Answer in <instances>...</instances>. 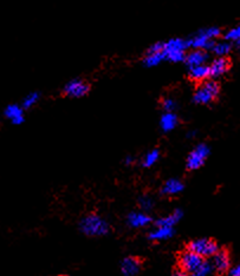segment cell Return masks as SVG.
I'll return each instance as SVG.
<instances>
[{"instance_id": "obj_1", "label": "cell", "mask_w": 240, "mask_h": 276, "mask_svg": "<svg viewBox=\"0 0 240 276\" xmlns=\"http://www.w3.org/2000/svg\"><path fill=\"white\" fill-rule=\"evenodd\" d=\"M79 228H81L83 234L93 237L104 236L110 230L108 222L96 214H90V215L83 217L81 223H79Z\"/></svg>"}, {"instance_id": "obj_2", "label": "cell", "mask_w": 240, "mask_h": 276, "mask_svg": "<svg viewBox=\"0 0 240 276\" xmlns=\"http://www.w3.org/2000/svg\"><path fill=\"white\" fill-rule=\"evenodd\" d=\"M220 92V85L214 79H207V81L201 83L200 87H198L194 92L193 100L194 103L200 104V105H207L214 102L219 96Z\"/></svg>"}, {"instance_id": "obj_3", "label": "cell", "mask_w": 240, "mask_h": 276, "mask_svg": "<svg viewBox=\"0 0 240 276\" xmlns=\"http://www.w3.org/2000/svg\"><path fill=\"white\" fill-rule=\"evenodd\" d=\"M221 31L218 28L204 29L198 32L193 38L187 40L188 47L193 50H211L214 45L215 38L220 37Z\"/></svg>"}, {"instance_id": "obj_4", "label": "cell", "mask_w": 240, "mask_h": 276, "mask_svg": "<svg viewBox=\"0 0 240 276\" xmlns=\"http://www.w3.org/2000/svg\"><path fill=\"white\" fill-rule=\"evenodd\" d=\"M189 49L187 40L173 38L164 43V57L165 61H170L171 63H180L185 61L186 50Z\"/></svg>"}, {"instance_id": "obj_5", "label": "cell", "mask_w": 240, "mask_h": 276, "mask_svg": "<svg viewBox=\"0 0 240 276\" xmlns=\"http://www.w3.org/2000/svg\"><path fill=\"white\" fill-rule=\"evenodd\" d=\"M187 249L203 257H211L219 250V247L211 239H198L189 242Z\"/></svg>"}, {"instance_id": "obj_6", "label": "cell", "mask_w": 240, "mask_h": 276, "mask_svg": "<svg viewBox=\"0 0 240 276\" xmlns=\"http://www.w3.org/2000/svg\"><path fill=\"white\" fill-rule=\"evenodd\" d=\"M204 262H205V260H204L203 256L188 250V249H186L185 251H182V253L179 255L180 269L188 273V274H192V273H194L197 269H199V267L203 265Z\"/></svg>"}, {"instance_id": "obj_7", "label": "cell", "mask_w": 240, "mask_h": 276, "mask_svg": "<svg viewBox=\"0 0 240 276\" xmlns=\"http://www.w3.org/2000/svg\"><path fill=\"white\" fill-rule=\"evenodd\" d=\"M209 155V148L206 144H199L191 151L186 161V167L188 170H197L201 168Z\"/></svg>"}, {"instance_id": "obj_8", "label": "cell", "mask_w": 240, "mask_h": 276, "mask_svg": "<svg viewBox=\"0 0 240 276\" xmlns=\"http://www.w3.org/2000/svg\"><path fill=\"white\" fill-rule=\"evenodd\" d=\"M89 90H90V87H89L87 82H84L83 79L76 78V79H72V81L68 82L67 84L64 85L63 92L65 96L68 97L81 98V97H84L85 94H88Z\"/></svg>"}, {"instance_id": "obj_9", "label": "cell", "mask_w": 240, "mask_h": 276, "mask_svg": "<svg viewBox=\"0 0 240 276\" xmlns=\"http://www.w3.org/2000/svg\"><path fill=\"white\" fill-rule=\"evenodd\" d=\"M230 266H231V260H230L229 251L225 250V249H219L217 253L213 255V260H212L213 269H215L218 273L223 274V273H226L229 271Z\"/></svg>"}, {"instance_id": "obj_10", "label": "cell", "mask_w": 240, "mask_h": 276, "mask_svg": "<svg viewBox=\"0 0 240 276\" xmlns=\"http://www.w3.org/2000/svg\"><path fill=\"white\" fill-rule=\"evenodd\" d=\"M231 65H232V63H231L230 58L227 57L215 58L214 61L208 65L211 78L214 79V78H218V77L223 76L224 73H226L227 71L231 69Z\"/></svg>"}, {"instance_id": "obj_11", "label": "cell", "mask_w": 240, "mask_h": 276, "mask_svg": "<svg viewBox=\"0 0 240 276\" xmlns=\"http://www.w3.org/2000/svg\"><path fill=\"white\" fill-rule=\"evenodd\" d=\"M208 52L205 50H192L188 53H186L185 61L188 67L199 66V65H205L208 61Z\"/></svg>"}, {"instance_id": "obj_12", "label": "cell", "mask_w": 240, "mask_h": 276, "mask_svg": "<svg viewBox=\"0 0 240 276\" xmlns=\"http://www.w3.org/2000/svg\"><path fill=\"white\" fill-rule=\"evenodd\" d=\"M142 260L140 257L129 256L126 257L121 262V271H122L124 276H134L141 271Z\"/></svg>"}, {"instance_id": "obj_13", "label": "cell", "mask_w": 240, "mask_h": 276, "mask_svg": "<svg viewBox=\"0 0 240 276\" xmlns=\"http://www.w3.org/2000/svg\"><path fill=\"white\" fill-rule=\"evenodd\" d=\"M4 115L8 121H11V123L16 124V125L22 124L24 120H25V117H24V109L22 106L17 105V104H11V105H8L7 108L5 109Z\"/></svg>"}, {"instance_id": "obj_14", "label": "cell", "mask_w": 240, "mask_h": 276, "mask_svg": "<svg viewBox=\"0 0 240 276\" xmlns=\"http://www.w3.org/2000/svg\"><path fill=\"white\" fill-rule=\"evenodd\" d=\"M127 222H128V224L133 228H143L147 227V225L152 222V217H150L149 215H147L146 213L134 212L129 214Z\"/></svg>"}, {"instance_id": "obj_15", "label": "cell", "mask_w": 240, "mask_h": 276, "mask_svg": "<svg viewBox=\"0 0 240 276\" xmlns=\"http://www.w3.org/2000/svg\"><path fill=\"white\" fill-rule=\"evenodd\" d=\"M188 76H189V78L194 82L203 83V82L207 81V79L211 78L208 65L205 64V65H199V66L189 67Z\"/></svg>"}, {"instance_id": "obj_16", "label": "cell", "mask_w": 240, "mask_h": 276, "mask_svg": "<svg viewBox=\"0 0 240 276\" xmlns=\"http://www.w3.org/2000/svg\"><path fill=\"white\" fill-rule=\"evenodd\" d=\"M185 189L182 181L177 179H171L164 184L161 189V194L165 196H174L180 194Z\"/></svg>"}, {"instance_id": "obj_17", "label": "cell", "mask_w": 240, "mask_h": 276, "mask_svg": "<svg viewBox=\"0 0 240 276\" xmlns=\"http://www.w3.org/2000/svg\"><path fill=\"white\" fill-rule=\"evenodd\" d=\"M177 123H179V118L174 112H166L160 121V126L165 132H170L175 129Z\"/></svg>"}, {"instance_id": "obj_18", "label": "cell", "mask_w": 240, "mask_h": 276, "mask_svg": "<svg viewBox=\"0 0 240 276\" xmlns=\"http://www.w3.org/2000/svg\"><path fill=\"white\" fill-rule=\"evenodd\" d=\"M183 214L180 209H176L174 210L173 213L171 214V215L166 216V217H162V218H159L158 221H156V227H170V228H174V225H175L177 222L180 221V219L182 218Z\"/></svg>"}, {"instance_id": "obj_19", "label": "cell", "mask_w": 240, "mask_h": 276, "mask_svg": "<svg viewBox=\"0 0 240 276\" xmlns=\"http://www.w3.org/2000/svg\"><path fill=\"white\" fill-rule=\"evenodd\" d=\"M174 235V228L170 227H156L149 234V239L152 241H161V240L171 239Z\"/></svg>"}, {"instance_id": "obj_20", "label": "cell", "mask_w": 240, "mask_h": 276, "mask_svg": "<svg viewBox=\"0 0 240 276\" xmlns=\"http://www.w3.org/2000/svg\"><path fill=\"white\" fill-rule=\"evenodd\" d=\"M165 61L164 57V52H147L146 57L143 59V64L144 66L147 67H153L159 65L161 61Z\"/></svg>"}, {"instance_id": "obj_21", "label": "cell", "mask_w": 240, "mask_h": 276, "mask_svg": "<svg viewBox=\"0 0 240 276\" xmlns=\"http://www.w3.org/2000/svg\"><path fill=\"white\" fill-rule=\"evenodd\" d=\"M211 50L215 56H219V57H226V56L231 52V50H232V45H231L229 41L214 43V45H213Z\"/></svg>"}, {"instance_id": "obj_22", "label": "cell", "mask_w": 240, "mask_h": 276, "mask_svg": "<svg viewBox=\"0 0 240 276\" xmlns=\"http://www.w3.org/2000/svg\"><path fill=\"white\" fill-rule=\"evenodd\" d=\"M159 158H160L159 150L154 149L152 151H149L148 153H146V156H144L143 159H142V165H143L144 168L153 167V165L159 161Z\"/></svg>"}, {"instance_id": "obj_23", "label": "cell", "mask_w": 240, "mask_h": 276, "mask_svg": "<svg viewBox=\"0 0 240 276\" xmlns=\"http://www.w3.org/2000/svg\"><path fill=\"white\" fill-rule=\"evenodd\" d=\"M39 98H40V96H39V93H38V92H31V93H29L28 96L24 98L22 108L23 109H31L32 106H34L35 104L38 103Z\"/></svg>"}, {"instance_id": "obj_24", "label": "cell", "mask_w": 240, "mask_h": 276, "mask_svg": "<svg viewBox=\"0 0 240 276\" xmlns=\"http://www.w3.org/2000/svg\"><path fill=\"white\" fill-rule=\"evenodd\" d=\"M138 206H140L142 210L148 212V210H150L154 207V200L148 195L141 196V197L138 198Z\"/></svg>"}, {"instance_id": "obj_25", "label": "cell", "mask_w": 240, "mask_h": 276, "mask_svg": "<svg viewBox=\"0 0 240 276\" xmlns=\"http://www.w3.org/2000/svg\"><path fill=\"white\" fill-rule=\"evenodd\" d=\"M212 263H208L205 261V262L199 267V269H197L194 273H192L191 276H207L212 272Z\"/></svg>"}, {"instance_id": "obj_26", "label": "cell", "mask_w": 240, "mask_h": 276, "mask_svg": "<svg viewBox=\"0 0 240 276\" xmlns=\"http://www.w3.org/2000/svg\"><path fill=\"white\" fill-rule=\"evenodd\" d=\"M176 106H177V104L175 100L173 99V98L168 97V98H165V99L162 100V109H164L166 112H174L176 110Z\"/></svg>"}, {"instance_id": "obj_27", "label": "cell", "mask_w": 240, "mask_h": 276, "mask_svg": "<svg viewBox=\"0 0 240 276\" xmlns=\"http://www.w3.org/2000/svg\"><path fill=\"white\" fill-rule=\"evenodd\" d=\"M225 39L230 41H239L240 40V25L237 28L230 30L225 35Z\"/></svg>"}, {"instance_id": "obj_28", "label": "cell", "mask_w": 240, "mask_h": 276, "mask_svg": "<svg viewBox=\"0 0 240 276\" xmlns=\"http://www.w3.org/2000/svg\"><path fill=\"white\" fill-rule=\"evenodd\" d=\"M173 276H191V275H189L188 273H186V272L181 271V269H179V271L173 273Z\"/></svg>"}, {"instance_id": "obj_29", "label": "cell", "mask_w": 240, "mask_h": 276, "mask_svg": "<svg viewBox=\"0 0 240 276\" xmlns=\"http://www.w3.org/2000/svg\"><path fill=\"white\" fill-rule=\"evenodd\" d=\"M124 163H126L127 165H132L133 163H134V157H133V156H127L126 158H124Z\"/></svg>"}, {"instance_id": "obj_30", "label": "cell", "mask_w": 240, "mask_h": 276, "mask_svg": "<svg viewBox=\"0 0 240 276\" xmlns=\"http://www.w3.org/2000/svg\"><path fill=\"white\" fill-rule=\"evenodd\" d=\"M238 45H239V47H240V40L238 41Z\"/></svg>"}, {"instance_id": "obj_31", "label": "cell", "mask_w": 240, "mask_h": 276, "mask_svg": "<svg viewBox=\"0 0 240 276\" xmlns=\"http://www.w3.org/2000/svg\"><path fill=\"white\" fill-rule=\"evenodd\" d=\"M237 276H240V273H239V274H238V275H237Z\"/></svg>"}]
</instances>
